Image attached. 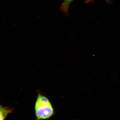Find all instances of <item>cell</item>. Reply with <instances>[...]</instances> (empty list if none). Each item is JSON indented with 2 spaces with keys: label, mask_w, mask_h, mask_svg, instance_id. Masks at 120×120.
Wrapping results in <instances>:
<instances>
[{
  "label": "cell",
  "mask_w": 120,
  "mask_h": 120,
  "mask_svg": "<svg viewBox=\"0 0 120 120\" xmlns=\"http://www.w3.org/2000/svg\"><path fill=\"white\" fill-rule=\"evenodd\" d=\"M12 110L13 109L9 107L1 106L0 107V120H3L5 119L8 115Z\"/></svg>",
  "instance_id": "3957f363"
},
{
  "label": "cell",
  "mask_w": 120,
  "mask_h": 120,
  "mask_svg": "<svg viewBox=\"0 0 120 120\" xmlns=\"http://www.w3.org/2000/svg\"><path fill=\"white\" fill-rule=\"evenodd\" d=\"M107 3H109V0H106Z\"/></svg>",
  "instance_id": "277c9868"
},
{
  "label": "cell",
  "mask_w": 120,
  "mask_h": 120,
  "mask_svg": "<svg viewBox=\"0 0 120 120\" xmlns=\"http://www.w3.org/2000/svg\"><path fill=\"white\" fill-rule=\"evenodd\" d=\"M74 0H64L61 4L60 10L64 14L69 15L68 11L70 4Z\"/></svg>",
  "instance_id": "7a4b0ae2"
},
{
  "label": "cell",
  "mask_w": 120,
  "mask_h": 120,
  "mask_svg": "<svg viewBox=\"0 0 120 120\" xmlns=\"http://www.w3.org/2000/svg\"></svg>",
  "instance_id": "5b68a950"
},
{
  "label": "cell",
  "mask_w": 120,
  "mask_h": 120,
  "mask_svg": "<svg viewBox=\"0 0 120 120\" xmlns=\"http://www.w3.org/2000/svg\"><path fill=\"white\" fill-rule=\"evenodd\" d=\"M1 106L0 105V107H1Z\"/></svg>",
  "instance_id": "8992f818"
},
{
  "label": "cell",
  "mask_w": 120,
  "mask_h": 120,
  "mask_svg": "<svg viewBox=\"0 0 120 120\" xmlns=\"http://www.w3.org/2000/svg\"><path fill=\"white\" fill-rule=\"evenodd\" d=\"M35 108L37 120L49 119L54 114L53 108L48 99L41 94L38 95Z\"/></svg>",
  "instance_id": "6da1fadb"
}]
</instances>
